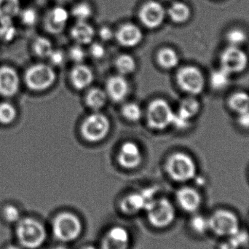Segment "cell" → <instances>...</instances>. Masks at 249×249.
Instances as JSON below:
<instances>
[{"label": "cell", "instance_id": "obj_1", "mask_svg": "<svg viewBox=\"0 0 249 249\" xmlns=\"http://www.w3.org/2000/svg\"><path fill=\"white\" fill-rule=\"evenodd\" d=\"M16 236L23 248L36 249L43 245L47 238L44 225L33 218L20 219L16 228Z\"/></svg>", "mask_w": 249, "mask_h": 249}, {"label": "cell", "instance_id": "obj_2", "mask_svg": "<svg viewBox=\"0 0 249 249\" xmlns=\"http://www.w3.org/2000/svg\"><path fill=\"white\" fill-rule=\"evenodd\" d=\"M169 177L177 182H187L196 178L197 165L191 156L184 152L172 154L166 162Z\"/></svg>", "mask_w": 249, "mask_h": 249}, {"label": "cell", "instance_id": "obj_3", "mask_svg": "<svg viewBox=\"0 0 249 249\" xmlns=\"http://www.w3.org/2000/svg\"><path fill=\"white\" fill-rule=\"evenodd\" d=\"M83 229V224L80 218L70 212L60 213L53 222L54 236L61 242L75 241L81 235Z\"/></svg>", "mask_w": 249, "mask_h": 249}, {"label": "cell", "instance_id": "obj_4", "mask_svg": "<svg viewBox=\"0 0 249 249\" xmlns=\"http://www.w3.org/2000/svg\"><path fill=\"white\" fill-rule=\"evenodd\" d=\"M209 227L216 236L229 238L241 230L238 216L228 209H217L209 217Z\"/></svg>", "mask_w": 249, "mask_h": 249}, {"label": "cell", "instance_id": "obj_5", "mask_svg": "<svg viewBox=\"0 0 249 249\" xmlns=\"http://www.w3.org/2000/svg\"><path fill=\"white\" fill-rule=\"evenodd\" d=\"M146 211L149 224L158 229L168 228L176 219L175 208L165 198L154 199Z\"/></svg>", "mask_w": 249, "mask_h": 249}, {"label": "cell", "instance_id": "obj_6", "mask_svg": "<svg viewBox=\"0 0 249 249\" xmlns=\"http://www.w3.org/2000/svg\"><path fill=\"white\" fill-rule=\"evenodd\" d=\"M111 123L109 118L99 112H95L86 117L81 126L83 138L88 142H99L109 134Z\"/></svg>", "mask_w": 249, "mask_h": 249}, {"label": "cell", "instance_id": "obj_7", "mask_svg": "<svg viewBox=\"0 0 249 249\" xmlns=\"http://www.w3.org/2000/svg\"><path fill=\"white\" fill-rule=\"evenodd\" d=\"M56 75L51 66L37 64L28 69L25 74V82L31 90L42 91L47 90L55 83Z\"/></svg>", "mask_w": 249, "mask_h": 249}, {"label": "cell", "instance_id": "obj_8", "mask_svg": "<svg viewBox=\"0 0 249 249\" xmlns=\"http://www.w3.org/2000/svg\"><path fill=\"white\" fill-rule=\"evenodd\" d=\"M177 81L180 89L189 96H197L203 93L206 80L201 70L194 66H185L178 70Z\"/></svg>", "mask_w": 249, "mask_h": 249}, {"label": "cell", "instance_id": "obj_9", "mask_svg": "<svg viewBox=\"0 0 249 249\" xmlns=\"http://www.w3.org/2000/svg\"><path fill=\"white\" fill-rule=\"evenodd\" d=\"M174 111L164 99H155L149 104L146 112V119L151 128L164 130L172 124Z\"/></svg>", "mask_w": 249, "mask_h": 249}, {"label": "cell", "instance_id": "obj_10", "mask_svg": "<svg viewBox=\"0 0 249 249\" xmlns=\"http://www.w3.org/2000/svg\"><path fill=\"white\" fill-rule=\"evenodd\" d=\"M220 67L230 74H240L247 70L249 57L247 53L240 47L228 46L219 57Z\"/></svg>", "mask_w": 249, "mask_h": 249}, {"label": "cell", "instance_id": "obj_11", "mask_svg": "<svg viewBox=\"0 0 249 249\" xmlns=\"http://www.w3.org/2000/svg\"><path fill=\"white\" fill-rule=\"evenodd\" d=\"M165 9L156 1H149L139 11V19L143 26L153 29L159 27L165 19Z\"/></svg>", "mask_w": 249, "mask_h": 249}, {"label": "cell", "instance_id": "obj_12", "mask_svg": "<svg viewBox=\"0 0 249 249\" xmlns=\"http://www.w3.org/2000/svg\"><path fill=\"white\" fill-rule=\"evenodd\" d=\"M152 192L149 190L142 193H131L123 199L121 211L127 215L136 214L142 210H146L148 205L154 200Z\"/></svg>", "mask_w": 249, "mask_h": 249}, {"label": "cell", "instance_id": "obj_13", "mask_svg": "<svg viewBox=\"0 0 249 249\" xmlns=\"http://www.w3.org/2000/svg\"><path fill=\"white\" fill-rule=\"evenodd\" d=\"M142 153L139 145L133 142H124L120 149L118 161L125 169H134L142 162Z\"/></svg>", "mask_w": 249, "mask_h": 249}, {"label": "cell", "instance_id": "obj_14", "mask_svg": "<svg viewBox=\"0 0 249 249\" xmlns=\"http://www.w3.org/2000/svg\"><path fill=\"white\" fill-rule=\"evenodd\" d=\"M130 234L128 231L121 226L110 228L102 241V249H128Z\"/></svg>", "mask_w": 249, "mask_h": 249}, {"label": "cell", "instance_id": "obj_15", "mask_svg": "<svg viewBox=\"0 0 249 249\" xmlns=\"http://www.w3.org/2000/svg\"><path fill=\"white\" fill-rule=\"evenodd\" d=\"M177 200L179 207L187 213H196L202 204L200 193L191 187H183L179 189L177 193Z\"/></svg>", "mask_w": 249, "mask_h": 249}, {"label": "cell", "instance_id": "obj_16", "mask_svg": "<svg viewBox=\"0 0 249 249\" xmlns=\"http://www.w3.org/2000/svg\"><path fill=\"white\" fill-rule=\"evenodd\" d=\"M70 14L64 7L58 6L51 9L44 18L45 30L53 35H58L63 32Z\"/></svg>", "mask_w": 249, "mask_h": 249}, {"label": "cell", "instance_id": "obj_17", "mask_svg": "<svg viewBox=\"0 0 249 249\" xmlns=\"http://www.w3.org/2000/svg\"><path fill=\"white\" fill-rule=\"evenodd\" d=\"M20 80L14 69L7 66L0 67V95L12 97L18 91Z\"/></svg>", "mask_w": 249, "mask_h": 249}, {"label": "cell", "instance_id": "obj_18", "mask_svg": "<svg viewBox=\"0 0 249 249\" xmlns=\"http://www.w3.org/2000/svg\"><path fill=\"white\" fill-rule=\"evenodd\" d=\"M130 86L124 75H115L109 77L107 82L106 93L113 102H121L128 96Z\"/></svg>", "mask_w": 249, "mask_h": 249}, {"label": "cell", "instance_id": "obj_19", "mask_svg": "<svg viewBox=\"0 0 249 249\" xmlns=\"http://www.w3.org/2000/svg\"><path fill=\"white\" fill-rule=\"evenodd\" d=\"M118 42L126 48H133L142 42L143 35L139 27L133 23L123 25L116 35Z\"/></svg>", "mask_w": 249, "mask_h": 249}, {"label": "cell", "instance_id": "obj_20", "mask_svg": "<svg viewBox=\"0 0 249 249\" xmlns=\"http://www.w3.org/2000/svg\"><path fill=\"white\" fill-rule=\"evenodd\" d=\"M94 74L87 66L83 64H77L72 69L70 74L71 84L77 90H84L93 83Z\"/></svg>", "mask_w": 249, "mask_h": 249}, {"label": "cell", "instance_id": "obj_21", "mask_svg": "<svg viewBox=\"0 0 249 249\" xmlns=\"http://www.w3.org/2000/svg\"><path fill=\"white\" fill-rule=\"evenodd\" d=\"M94 29L86 21H77L71 29V36L78 45H88L94 37Z\"/></svg>", "mask_w": 249, "mask_h": 249}, {"label": "cell", "instance_id": "obj_22", "mask_svg": "<svg viewBox=\"0 0 249 249\" xmlns=\"http://www.w3.org/2000/svg\"><path fill=\"white\" fill-rule=\"evenodd\" d=\"M200 109L198 100L193 96H189L181 100L177 114L184 119L191 121L199 113Z\"/></svg>", "mask_w": 249, "mask_h": 249}, {"label": "cell", "instance_id": "obj_23", "mask_svg": "<svg viewBox=\"0 0 249 249\" xmlns=\"http://www.w3.org/2000/svg\"><path fill=\"white\" fill-rule=\"evenodd\" d=\"M229 109L237 115L249 110V94L247 92L238 91L232 93L228 99Z\"/></svg>", "mask_w": 249, "mask_h": 249}, {"label": "cell", "instance_id": "obj_24", "mask_svg": "<svg viewBox=\"0 0 249 249\" xmlns=\"http://www.w3.org/2000/svg\"><path fill=\"white\" fill-rule=\"evenodd\" d=\"M21 8L20 0H0V22L13 21Z\"/></svg>", "mask_w": 249, "mask_h": 249}, {"label": "cell", "instance_id": "obj_25", "mask_svg": "<svg viewBox=\"0 0 249 249\" xmlns=\"http://www.w3.org/2000/svg\"><path fill=\"white\" fill-rule=\"evenodd\" d=\"M107 97L106 91L102 89L99 88L91 89L86 95V105L94 112H99L106 105Z\"/></svg>", "mask_w": 249, "mask_h": 249}, {"label": "cell", "instance_id": "obj_26", "mask_svg": "<svg viewBox=\"0 0 249 249\" xmlns=\"http://www.w3.org/2000/svg\"><path fill=\"white\" fill-rule=\"evenodd\" d=\"M157 58L159 65L165 70L176 68L179 63L178 54L171 48H163L160 50Z\"/></svg>", "mask_w": 249, "mask_h": 249}, {"label": "cell", "instance_id": "obj_27", "mask_svg": "<svg viewBox=\"0 0 249 249\" xmlns=\"http://www.w3.org/2000/svg\"><path fill=\"white\" fill-rule=\"evenodd\" d=\"M168 16L175 23H183L190 18L191 10L187 4L177 1L174 2L168 10Z\"/></svg>", "mask_w": 249, "mask_h": 249}, {"label": "cell", "instance_id": "obj_28", "mask_svg": "<svg viewBox=\"0 0 249 249\" xmlns=\"http://www.w3.org/2000/svg\"><path fill=\"white\" fill-rule=\"evenodd\" d=\"M231 74L219 67L211 73L210 85L214 90H225L231 83Z\"/></svg>", "mask_w": 249, "mask_h": 249}, {"label": "cell", "instance_id": "obj_29", "mask_svg": "<svg viewBox=\"0 0 249 249\" xmlns=\"http://www.w3.org/2000/svg\"><path fill=\"white\" fill-rule=\"evenodd\" d=\"M115 67L121 75H127L136 70V61L131 55L122 54L115 60Z\"/></svg>", "mask_w": 249, "mask_h": 249}, {"label": "cell", "instance_id": "obj_30", "mask_svg": "<svg viewBox=\"0 0 249 249\" xmlns=\"http://www.w3.org/2000/svg\"><path fill=\"white\" fill-rule=\"evenodd\" d=\"M35 53L40 58H48L53 51L52 42L48 38L39 36L33 43Z\"/></svg>", "mask_w": 249, "mask_h": 249}, {"label": "cell", "instance_id": "obj_31", "mask_svg": "<svg viewBox=\"0 0 249 249\" xmlns=\"http://www.w3.org/2000/svg\"><path fill=\"white\" fill-rule=\"evenodd\" d=\"M190 226L192 231L198 235H203L210 231L209 217L201 214H195L190 219Z\"/></svg>", "mask_w": 249, "mask_h": 249}, {"label": "cell", "instance_id": "obj_32", "mask_svg": "<svg viewBox=\"0 0 249 249\" xmlns=\"http://www.w3.org/2000/svg\"><path fill=\"white\" fill-rule=\"evenodd\" d=\"M17 116L16 108L8 102L0 103V124H12Z\"/></svg>", "mask_w": 249, "mask_h": 249}, {"label": "cell", "instance_id": "obj_33", "mask_svg": "<svg viewBox=\"0 0 249 249\" xmlns=\"http://www.w3.org/2000/svg\"><path fill=\"white\" fill-rule=\"evenodd\" d=\"M123 116L130 122H136L141 120L142 117V109L139 105L136 103H127L122 108Z\"/></svg>", "mask_w": 249, "mask_h": 249}, {"label": "cell", "instance_id": "obj_34", "mask_svg": "<svg viewBox=\"0 0 249 249\" xmlns=\"http://www.w3.org/2000/svg\"><path fill=\"white\" fill-rule=\"evenodd\" d=\"M226 39L230 46L241 48L247 40V35L241 29H232L227 33Z\"/></svg>", "mask_w": 249, "mask_h": 249}, {"label": "cell", "instance_id": "obj_35", "mask_svg": "<svg viewBox=\"0 0 249 249\" xmlns=\"http://www.w3.org/2000/svg\"><path fill=\"white\" fill-rule=\"evenodd\" d=\"M17 18L20 20V23L23 26H32L36 24L37 21V12L32 7L21 8Z\"/></svg>", "mask_w": 249, "mask_h": 249}, {"label": "cell", "instance_id": "obj_36", "mask_svg": "<svg viewBox=\"0 0 249 249\" xmlns=\"http://www.w3.org/2000/svg\"><path fill=\"white\" fill-rule=\"evenodd\" d=\"M92 9L87 3H80L73 7L71 14L78 21H86L92 15Z\"/></svg>", "mask_w": 249, "mask_h": 249}, {"label": "cell", "instance_id": "obj_37", "mask_svg": "<svg viewBox=\"0 0 249 249\" xmlns=\"http://www.w3.org/2000/svg\"><path fill=\"white\" fill-rule=\"evenodd\" d=\"M12 22L13 21L0 22V39L10 41L16 36V29Z\"/></svg>", "mask_w": 249, "mask_h": 249}, {"label": "cell", "instance_id": "obj_38", "mask_svg": "<svg viewBox=\"0 0 249 249\" xmlns=\"http://www.w3.org/2000/svg\"><path fill=\"white\" fill-rule=\"evenodd\" d=\"M3 215L4 219L8 222L14 223L20 220V212L16 206L13 205H7L4 208Z\"/></svg>", "mask_w": 249, "mask_h": 249}, {"label": "cell", "instance_id": "obj_39", "mask_svg": "<svg viewBox=\"0 0 249 249\" xmlns=\"http://www.w3.org/2000/svg\"><path fill=\"white\" fill-rule=\"evenodd\" d=\"M69 56L71 61L77 64H82L86 56V53L80 45L71 47L69 51Z\"/></svg>", "mask_w": 249, "mask_h": 249}, {"label": "cell", "instance_id": "obj_40", "mask_svg": "<svg viewBox=\"0 0 249 249\" xmlns=\"http://www.w3.org/2000/svg\"><path fill=\"white\" fill-rule=\"evenodd\" d=\"M48 58L51 64L56 67L63 65L66 61L65 53L61 50H53Z\"/></svg>", "mask_w": 249, "mask_h": 249}, {"label": "cell", "instance_id": "obj_41", "mask_svg": "<svg viewBox=\"0 0 249 249\" xmlns=\"http://www.w3.org/2000/svg\"><path fill=\"white\" fill-rule=\"evenodd\" d=\"M90 53L93 58H96V59H100L105 56L106 50L102 44L96 42V43L92 44L90 46Z\"/></svg>", "mask_w": 249, "mask_h": 249}, {"label": "cell", "instance_id": "obj_42", "mask_svg": "<svg viewBox=\"0 0 249 249\" xmlns=\"http://www.w3.org/2000/svg\"><path fill=\"white\" fill-rule=\"evenodd\" d=\"M237 123L244 129H249V110L238 115Z\"/></svg>", "mask_w": 249, "mask_h": 249}, {"label": "cell", "instance_id": "obj_43", "mask_svg": "<svg viewBox=\"0 0 249 249\" xmlns=\"http://www.w3.org/2000/svg\"><path fill=\"white\" fill-rule=\"evenodd\" d=\"M239 246L231 237L227 238V240L221 244L219 249H240Z\"/></svg>", "mask_w": 249, "mask_h": 249}, {"label": "cell", "instance_id": "obj_44", "mask_svg": "<svg viewBox=\"0 0 249 249\" xmlns=\"http://www.w3.org/2000/svg\"><path fill=\"white\" fill-rule=\"evenodd\" d=\"M113 32L110 28L107 26H104L99 31V36L103 40L109 41L113 37Z\"/></svg>", "mask_w": 249, "mask_h": 249}, {"label": "cell", "instance_id": "obj_45", "mask_svg": "<svg viewBox=\"0 0 249 249\" xmlns=\"http://www.w3.org/2000/svg\"><path fill=\"white\" fill-rule=\"evenodd\" d=\"M21 249V248H20V247H18V246L11 245L7 247V249Z\"/></svg>", "mask_w": 249, "mask_h": 249}, {"label": "cell", "instance_id": "obj_46", "mask_svg": "<svg viewBox=\"0 0 249 249\" xmlns=\"http://www.w3.org/2000/svg\"><path fill=\"white\" fill-rule=\"evenodd\" d=\"M83 249H97L96 248H95V247H92V246H88V247H85V248H83Z\"/></svg>", "mask_w": 249, "mask_h": 249}, {"label": "cell", "instance_id": "obj_47", "mask_svg": "<svg viewBox=\"0 0 249 249\" xmlns=\"http://www.w3.org/2000/svg\"><path fill=\"white\" fill-rule=\"evenodd\" d=\"M53 249H68L66 248V247H55V248Z\"/></svg>", "mask_w": 249, "mask_h": 249}, {"label": "cell", "instance_id": "obj_48", "mask_svg": "<svg viewBox=\"0 0 249 249\" xmlns=\"http://www.w3.org/2000/svg\"><path fill=\"white\" fill-rule=\"evenodd\" d=\"M58 1H61V2H66V1H70L71 0H58Z\"/></svg>", "mask_w": 249, "mask_h": 249}]
</instances>
